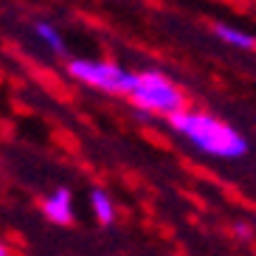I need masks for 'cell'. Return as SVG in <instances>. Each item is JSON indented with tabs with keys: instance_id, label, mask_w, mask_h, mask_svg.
<instances>
[{
	"instance_id": "1",
	"label": "cell",
	"mask_w": 256,
	"mask_h": 256,
	"mask_svg": "<svg viewBox=\"0 0 256 256\" xmlns=\"http://www.w3.org/2000/svg\"><path fill=\"white\" fill-rule=\"evenodd\" d=\"M169 121H172V127L178 136L192 141L206 155H214V158H240V155L248 152V141L234 127L217 121L214 116L180 110V113L169 116Z\"/></svg>"
},
{
	"instance_id": "2",
	"label": "cell",
	"mask_w": 256,
	"mask_h": 256,
	"mask_svg": "<svg viewBox=\"0 0 256 256\" xmlns=\"http://www.w3.org/2000/svg\"><path fill=\"white\" fill-rule=\"evenodd\" d=\"M130 96H132V102L138 107L152 110V113L174 116V113H180V107H183V93L160 74H138Z\"/></svg>"
},
{
	"instance_id": "3",
	"label": "cell",
	"mask_w": 256,
	"mask_h": 256,
	"mask_svg": "<svg viewBox=\"0 0 256 256\" xmlns=\"http://www.w3.org/2000/svg\"><path fill=\"white\" fill-rule=\"evenodd\" d=\"M70 76L110 93H130L132 82H136V74L121 70L113 62H93V60H74L70 62Z\"/></svg>"
},
{
	"instance_id": "4",
	"label": "cell",
	"mask_w": 256,
	"mask_h": 256,
	"mask_svg": "<svg viewBox=\"0 0 256 256\" xmlns=\"http://www.w3.org/2000/svg\"><path fill=\"white\" fill-rule=\"evenodd\" d=\"M42 211H46V217L51 222H70L74 220V200H70V192L68 188H56L51 197H48L46 203H42Z\"/></svg>"
},
{
	"instance_id": "5",
	"label": "cell",
	"mask_w": 256,
	"mask_h": 256,
	"mask_svg": "<svg viewBox=\"0 0 256 256\" xmlns=\"http://www.w3.org/2000/svg\"><path fill=\"white\" fill-rule=\"evenodd\" d=\"M214 31H217V37L220 40H226L228 46H236V48H254L256 46V40L250 37V34H245V31L240 28H231V26H214Z\"/></svg>"
},
{
	"instance_id": "6",
	"label": "cell",
	"mask_w": 256,
	"mask_h": 256,
	"mask_svg": "<svg viewBox=\"0 0 256 256\" xmlns=\"http://www.w3.org/2000/svg\"><path fill=\"white\" fill-rule=\"evenodd\" d=\"M90 203H93V211H96L98 222H102V226H110V222H113V203H110V197H107L104 192H93Z\"/></svg>"
},
{
	"instance_id": "7",
	"label": "cell",
	"mask_w": 256,
	"mask_h": 256,
	"mask_svg": "<svg viewBox=\"0 0 256 256\" xmlns=\"http://www.w3.org/2000/svg\"><path fill=\"white\" fill-rule=\"evenodd\" d=\"M37 37L46 42L51 51H56V54H62L65 51V46H62V37L56 34V28H54L51 23H37Z\"/></svg>"
},
{
	"instance_id": "8",
	"label": "cell",
	"mask_w": 256,
	"mask_h": 256,
	"mask_svg": "<svg viewBox=\"0 0 256 256\" xmlns=\"http://www.w3.org/2000/svg\"><path fill=\"white\" fill-rule=\"evenodd\" d=\"M0 256H8V250H6V245L0 242Z\"/></svg>"
}]
</instances>
